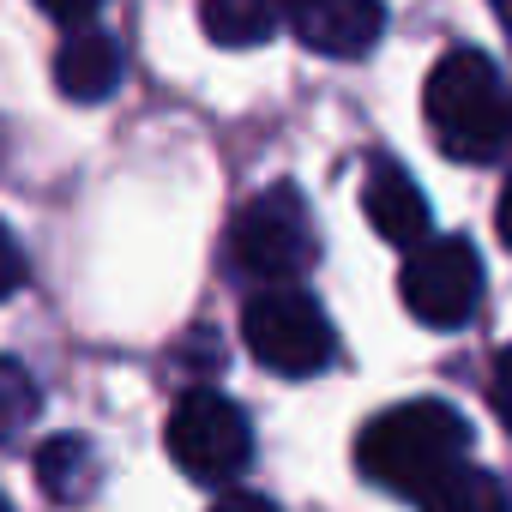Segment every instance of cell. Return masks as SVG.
Masks as SVG:
<instances>
[{"label": "cell", "instance_id": "1", "mask_svg": "<svg viewBox=\"0 0 512 512\" xmlns=\"http://www.w3.org/2000/svg\"><path fill=\"white\" fill-rule=\"evenodd\" d=\"M464 452H470V422L440 398H410V404H392L386 416H374L362 428L356 470L374 488L428 506V494L458 470Z\"/></svg>", "mask_w": 512, "mask_h": 512}, {"label": "cell", "instance_id": "2", "mask_svg": "<svg viewBox=\"0 0 512 512\" xmlns=\"http://www.w3.org/2000/svg\"><path fill=\"white\" fill-rule=\"evenodd\" d=\"M422 115H428V133L446 157L458 163H488L500 145H506V91H500V73L482 49H446L422 85Z\"/></svg>", "mask_w": 512, "mask_h": 512}, {"label": "cell", "instance_id": "3", "mask_svg": "<svg viewBox=\"0 0 512 512\" xmlns=\"http://www.w3.org/2000/svg\"><path fill=\"white\" fill-rule=\"evenodd\" d=\"M169 458L199 488H229L253 458V428H247L241 404L223 398L217 386L181 392V404L169 410Z\"/></svg>", "mask_w": 512, "mask_h": 512}, {"label": "cell", "instance_id": "4", "mask_svg": "<svg viewBox=\"0 0 512 512\" xmlns=\"http://www.w3.org/2000/svg\"><path fill=\"white\" fill-rule=\"evenodd\" d=\"M241 344L253 362H266L284 380H308L332 362L338 338L326 326V314L302 296V290H266V296H247L241 308Z\"/></svg>", "mask_w": 512, "mask_h": 512}, {"label": "cell", "instance_id": "5", "mask_svg": "<svg viewBox=\"0 0 512 512\" xmlns=\"http://www.w3.org/2000/svg\"><path fill=\"white\" fill-rule=\"evenodd\" d=\"M308 253H314V229H308V205L296 187H266L235 211V229H229L235 272L284 284L308 266Z\"/></svg>", "mask_w": 512, "mask_h": 512}, {"label": "cell", "instance_id": "6", "mask_svg": "<svg viewBox=\"0 0 512 512\" xmlns=\"http://www.w3.org/2000/svg\"><path fill=\"white\" fill-rule=\"evenodd\" d=\"M398 296L434 332L464 326L476 314V302H482V260H476V247L464 235H428V241H416L404 253Z\"/></svg>", "mask_w": 512, "mask_h": 512}, {"label": "cell", "instance_id": "7", "mask_svg": "<svg viewBox=\"0 0 512 512\" xmlns=\"http://www.w3.org/2000/svg\"><path fill=\"white\" fill-rule=\"evenodd\" d=\"M290 31L314 55L356 61V55H368L380 43L386 7H380V0H290Z\"/></svg>", "mask_w": 512, "mask_h": 512}, {"label": "cell", "instance_id": "8", "mask_svg": "<svg viewBox=\"0 0 512 512\" xmlns=\"http://www.w3.org/2000/svg\"><path fill=\"white\" fill-rule=\"evenodd\" d=\"M362 211H368L374 235L392 241V247H404V253H410L416 241H428V199H422V187H416L392 157H374V163H368Z\"/></svg>", "mask_w": 512, "mask_h": 512}, {"label": "cell", "instance_id": "9", "mask_svg": "<svg viewBox=\"0 0 512 512\" xmlns=\"http://www.w3.org/2000/svg\"><path fill=\"white\" fill-rule=\"evenodd\" d=\"M121 79V43L103 37V31H73L61 49H55V85L61 97L73 103H103Z\"/></svg>", "mask_w": 512, "mask_h": 512}, {"label": "cell", "instance_id": "10", "mask_svg": "<svg viewBox=\"0 0 512 512\" xmlns=\"http://www.w3.org/2000/svg\"><path fill=\"white\" fill-rule=\"evenodd\" d=\"M97 446L85 434H55L37 446V488L49 500H91L97 494Z\"/></svg>", "mask_w": 512, "mask_h": 512}, {"label": "cell", "instance_id": "11", "mask_svg": "<svg viewBox=\"0 0 512 512\" xmlns=\"http://www.w3.org/2000/svg\"><path fill=\"white\" fill-rule=\"evenodd\" d=\"M290 19V0H199V25L223 49H253Z\"/></svg>", "mask_w": 512, "mask_h": 512}, {"label": "cell", "instance_id": "12", "mask_svg": "<svg viewBox=\"0 0 512 512\" xmlns=\"http://www.w3.org/2000/svg\"><path fill=\"white\" fill-rule=\"evenodd\" d=\"M37 410H43V392H37L31 368L13 362V356H0V446L25 440V428L37 422Z\"/></svg>", "mask_w": 512, "mask_h": 512}, {"label": "cell", "instance_id": "13", "mask_svg": "<svg viewBox=\"0 0 512 512\" xmlns=\"http://www.w3.org/2000/svg\"><path fill=\"white\" fill-rule=\"evenodd\" d=\"M500 500H506V488H500L494 476L470 470V464H458V470L428 494V506H434V512H494Z\"/></svg>", "mask_w": 512, "mask_h": 512}, {"label": "cell", "instance_id": "14", "mask_svg": "<svg viewBox=\"0 0 512 512\" xmlns=\"http://www.w3.org/2000/svg\"><path fill=\"white\" fill-rule=\"evenodd\" d=\"M488 404H494V416H500V428L512 434V344L494 356V374H488Z\"/></svg>", "mask_w": 512, "mask_h": 512}, {"label": "cell", "instance_id": "15", "mask_svg": "<svg viewBox=\"0 0 512 512\" xmlns=\"http://www.w3.org/2000/svg\"><path fill=\"white\" fill-rule=\"evenodd\" d=\"M19 284H25V253H19V241L7 235V223H0V302H7Z\"/></svg>", "mask_w": 512, "mask_h": 512}, {"label": "cell", "instance_id": "16", "mask_svg": "<svg viewBox=\"0 0 512 512\" xmlns=\"http://www.w3.org/2000/svg\"><path fill=\"white\" fill-rule=\"evenodd\" d=\"M37 7H43L49 19H61V25H85V19L103 7V0H37Z\"/></svg>", "mask_w": 512, "mask_h": 512}, {"label": "cell", "instance_id": "17", "mask_svg": "<svg viewBox=\"0 0 512 512\" xmlns=\"http://www.w3.org/2000/svg\"><path fill=\"white\" fill-rule=\"evenodd\" d=\"M494 229H500V241L512 247V181H506V193H500V205H494Z\"/></svg>", "mask_w": 512, "mask_h": 512}, {"label": "cell", "instance_id": "18", "mask_svg": "<svg viewBox=\"0 0 512 512\" xmlns=\"http://www.w3.org/2000/svg\"><path fill=\"white\" fill-rule=\"evenodd\" d=\"M0 506H7V494H0Z\"/></svg>", "mask_w": 512, "mask_h": 512}]
</instances>
